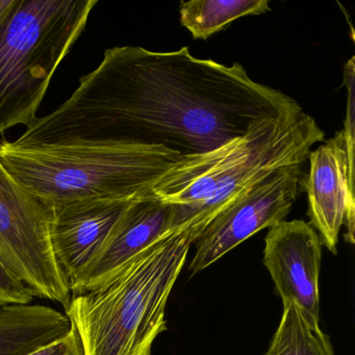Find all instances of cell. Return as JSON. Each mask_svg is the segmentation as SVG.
<instances>
[{
  "label": "cell",
  "mask_w": 355,
  "mask_h": 355,
  "mask_svg": "<svg viewBox=\"0 0 355 355\" xmlns=\"http://www.w3.org/2000/svg\"><path fill=\"white\" fill-rule=\"evenodd\" d=\"M300 107L251 80L239 63L198 59L188 47L168 53L114 47L65 103L11 143L161 146L193 157L242 136L259 120Z\"/></svg>",
  "instance_id": "obj_1"
},
{
  "label": "cell",
  "mask_w": 355,
  "mask_h": 355,
  "mask_svg": "<svg viewBox=\"0 0 355 355\" xmlns=\"http://www.w3.org/2000/svg\"><path fill=\"white\" fill-rule=\"evenodd\" d=\"M324 140L315 118L300 107L259 120L209 153L182 157L151 191L173 205L171 232L194 226L202 232L247 189L280 168L303 165L313 145Z\"/></svg>",
  "instance_id": "obj_2"
},
{
  "label": "cell",
  "mask_w": 355,
  "mask_h": 355,
  "mask_svg": "<svg viewBox=\"0 0 355 355\" xmlns=\"http://www.w3.org/2000/svg\"><path fill=\"white\" fill-rule=\"evenodd\" d=\"M200 234L194 226L171 232L101 288L71 297L66 317L85 355H153L155 338L167 330L170 293Z\"/></svg>",
  "instance_id": "obj_3"
},
{
  "label": "cell",
  "mask_w": 355,
  "mask_h": 355,
  "mask_svg": "<svg viewBox=\"0 0 355 355\" xmlns=\"http://www.w3.org/2000/svg\"><path fill=\"white\" fill-rule=\"evenodd\" d=\"M182 157L161 146L16 147L8 141L0 143V163L22 187L49 205L137 198L151 192Z\"/></svg>",
  "instance_id": "obj_4"
},
{
  "label": "cell",
  "mask_w": 355,
  "mask_h": 355,
  "mask_svg": "<svg viewBox=\"0 0 355 355\" xmlns=\"http://www.w3.org/2000/svg\"><path fill=\"white\" fill-rule=\"evenodd\" d=\"M98 0H17L0 30V134L30 126Z\"/></svg>",
  "instance_id": "obj_5"
},
{
  "label": "cell",
  "mask_w": 355,
  "mask_h": 355,
  "mask_svg": "<svg viewBox=\"0 0 355 355\" xmlns=\"http://www.w3.org/2000/svg\"><path fill=\"white\" fill-rule=\"evenodd\" d=\"M0 261L36 297L69 304V279L51 240V207L22 187L1 163Z\"/></svg>",
  "instance_id": "obj_6"
},
{
  "label": "cell",
  "mask_w": 355,
  "mask_h": 355,
  "mask_svg": "<svg viewBox=\"0 0 355 355\" xmlns=\"http://www.w3.org/2000/svg\"><path fill=\"white\" fill-rule=\"evenodd\" d=\"M303 165L272 172L220 211L195 241L191 274L199 273L263 228L286 220L303 186Z\"/></svg>",
  "instance_id": "obj_7"
},
{
  "label": "cell",
  "mask_w": 355,
  "mask_h": 355,
  "mask_svg": "<svg viewBox=\"0 0 355 355\" xmlns=\"http://www.w3.org/2000/svg\"><path fill=\"white\" fill-rule=\"evenodd\" d=\"M354 115L347 113L344 130L309 153V171L303 187L309 198L311 224L320 241L336 254L340 228L354 244Z\"/></svg>",
  "instance_id": "obj_8"
},
{
  "label": "cell",
  "mask_w": 355,
  "mask_h": 355,
  "mask_svg": "<svg viewBox=\"0 0 355 355\" xmlns=\"http://www.w3.org/2000/svg\"><path fill=\"white\" fill-rule=\"evenodd\" d=\"M322 244L303 220L280 222L265 239L263 265L284 305L292 304L309 324L319 326V273Z\"/></svg>",
  "instance_id": "obj_9"
},
{
  "label": "cell",
  "mask_w": 355,
  "mask_h": 355,
  "mask_svg": "<svg viewBox=\"0 0 355 355\" xmlns=\"http://www.w3.org/2000/svg\"><path fill=\"white\" fill-rule=\"evenodd\" d=\"M132 200L86 199L51 205L53 250L70 288L96 259Z\"/></svg>",
  "instance_id": "obj_10"
},
{
  "label": "cell",
  "mask_w": 355,
  "mask_h": 355,
  "mask_svg": "<svg viewBox=\"0 0 355 355\" xmlns=\"http://www.w3.org/2000/svg\"><path fill=\"white\" fill-rule=\"evenodd\" d=\"M173 205L153 191L132 199L96 259L71 284L72 296L101 288L137 255L171 232Z\"/></svg>",
  "instance_id": "obj_11"
},
{
  "label": "cell",
  "mask_w": 355,
  "mask_h": 355,
  "mask_svg": "<svg viewBox=\"0 0 355 355\" xmlns=\"http://www.w3.org/2000/svg\"><path fill=\"white\" fill-rule=\"evenodd\" d=\"M66 315L41 304L0 307V355H26L70 330Z\"/></svg>",
  "instance_id": "obj_12"
},
{
  "label": "cell",
  "mask_w": 355,
  "mask_h": 355,
  "mask_svg": "<svg viewBox=\"0 0 355 355\" xmlns=\"http://www.w3.org/2000/svg\"><path fill=\"white\" fill-rule=\"evenodd\" d=\"M268 11V0H192L180 3V21L193 38L207 40L234 20Z\"/></svg>",
  "instance_id": "obj_13"
},
{
  "label": "cell",
  "mask_w": 355,
  "mask_h": 355,
  "mask_svg": "<svg viewBox=\"0 0 355 355\" xmlns=\"http://www.w3.org/2000/svg\"><path fill=\"white\" fill-rule=\"evenodd\" d=\"M265 355H334V351L319 326L311 325L294 305L286 304Z\"/></svg>",
  "instance_id": "obj_14"
},
{
  "label": "cell",
  "mask_w": 355,
  "mask_h": 355,
  "mask_svg": "<svg viewBox=\"0 0 355 355\" xmlns=\"http://www.w3.org/2000/svg\"><path fill=\"white\" fill-rule=\"evenodd\" d=\"M35 298L34 292L0 261V307L31 304Z\"/></svg>",
  "instance_id": "obj_15"
},
{
  "label": "cell",
  "mask_w": 355,
  "mask_h": 355,
  "mask_svg": "<svg viewBox=\"0 0 355 355\" xmlns=\"http://www.w3.org/2000/svg\"><path fill=\"white\" fill-rule=\"evenodd\" d=\"M71 325V324H70ZM26 355H85L80 336L73 327L65 336L32 351Z\"/></svg>",
  "instance_id": "obj_16"
},
{
  "label": "cell",
  "mask_w": 355,
  "mask_h": 355,
  "mask_svg": "<svg viewBox=\"0 0 355 355\" xmlns=\"http://www.w3.org/2000/svg\"><path fill=\"white\" fill-rule=\"evenodd\" d=\"M17 0H0V30L13 12Z\"/></svg>",
  "instance_id": "obj_17"
}]
</instances>
